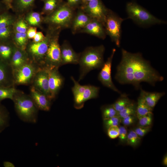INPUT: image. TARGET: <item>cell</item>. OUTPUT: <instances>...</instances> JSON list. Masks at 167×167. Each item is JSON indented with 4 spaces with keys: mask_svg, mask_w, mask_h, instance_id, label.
<instances>
[{
    "mask_svg": "<svg viewBox=\"0 0 167 167\" xmlns=\"http://www.w3.org/2000/svg\"><path fill=\"white\" fill-rule=\"evenodd\" d=\"M122 54L115 77L120 84H131L138 89L142 82L154 86L157 82L163 80V77L143 58L140 53H131L122 49Z\"/></svg>",
    "mask_w": 167,
    "mask_h": 167,
    "instance_id": "6da1fadb",
    "label": "cell"
},
{
    "mask_svg": "<svg viewBox=\"0 0 167 167\" xmlns=\"http://www.w3.org/2000/svg\"><path fill=\"white\" fill-rule=\"evenodd\" d=\"M105 50L104 46L101 45L88 47L80 54L78 63L80 67L79 81L82 80L90 71L102 67L105 62Z\"/></svg>",
    "mask_w": 167,
    "mask_h": 167,
    "instance_id": "7a4b0ae2",
    "label": "cell"
},
{
    "mask_svg": "<svg viewBox=\"0 0 167 167\" xmlns=\"http://www.w3.org/2000/svg\"><path fill=\"white\" fill-rule=\"evenodd\" d=\"M12 100L16 112L21 120L27 122H36L39 109L30 95L18 90Z\"/></svg>",
    "mask_w": 167,
    "mask_h": 167,
    "instance_id": "3957f363",
    "label": "cell"
},
{
    "mask_svg": "<svg viewBox=\"0 0 167 167\" xmlns=\"http://www.w3.org/2000/svg\"><path fill=\"white\" fill-rule=\"evenodd\" d=\"M126 7L128 18L138 25L147 26L165 23V21L155 17L135 2H128Z\"/></svg>",
    "mask_w": 167,
    "mask_h": 167,
    "instance_id": "277c9868",
    "label": "cell"
},
{
    "mask_svg": "<svg viewBox=\"0 0 167 167\" xmlns=\"http://www.w3.org/2000/svg\"><path fill=\"white\" fill-rule=\"evenodd\" d=\"M75 15L72 7L68 4L60 6L49 14L45 21L55 29L71 27Z\"/></svg>",
    "mask_w": 167,
    "mask_h": 167,
    "instance_id": "5b68a950",
    "label": "cell"
},
{
    "mask_svg": "<svg viewBox=\"0 0 167 167\" xmlns=\"http://www.w3.org/2000/svg\"><path fill=\"white\" fill-rule=\"evenodd\" d=\"M71 79L74 83L72 91L76 107H81L84 102L98 96L99 88L91 85H81L72 76Z\"/></svg>",
    "mask_w": 167,
    "mask_h": 167,
    "instance_id": "8992f818",
    "label": "cell"
},
{
    "mask_svg": "<svg viewBox=\"0 0 167 167\" xmlns=\"http://www.w3.org/2000/svg\"><path fill=\"white\" fill-rule=\"evenodd\" d=\"M53 32L48 33L42 41L31 43L27 45L26 51L30 60L40 67H43L44 60L48 49L49 42Z\"/></svg>",
    "mask_w": 167,
    "mask_h": 167,
    "instance_id": "52a82bcc",
    "label": "cell"
},
{
    "mask_svg": "<svg viewBox=\"0 0 167 167\" xmlns=\"http://www.w3.org/2000/svg\"><path fill=\"white\" fill-rule=\"evenodd\" d=\"M60 30L57 32H53L51 36L43 66L59 68L62 66L61 46L58 42L59 31Z\"/></svg>",
    "mask_w": 167,
    "mask_h": 167,
    "instance_id": "ba28073f",
    "label": "cell"
},
{
    "mask_svg": "<svg viewBox=\"0 0 167 167\" xmlns=\"http://www.w3.org/2000/svg\"><path fill=\"white\" fill-rule=\"evenodd\" d=\"M40 67L30 60L21 66L13 70L15 85H31L34 76Z\"/></svg>",
    "mask_w": 167,
    "mask_h": 167,
    "instance_id": "9c48e42d",
    "label": "cell"
},
{
    "mask_svg": "<svg viewBox=\"0 0 167 167\" xmlns=\"http://www.w3.org/2000/svg\"><path fill=\"white\" fill-rule=\"evenodd\" d=\"M124 19L109 10L104 26L107 35L110 37L118 47L120 45L121 35V24Z\"/></svg>",
    "mask_w": 167,
    "mask_h": 167,
    "instance_id": "30bf717a",
    "label": "cell"
},
{
    "mask_svg": "<svg viewBox=\"0 0 167 167\" xmlns=\"http://www.w3.org/2000/svg\"><path fill=\"white\" fill-rule=\"evenodd\" d=\"M82 10L92 19L99 21L104 25L109 9L100 0H92L85 4Z\"/></svg>",
    "mask_w": 167,
    "mask_h": 167,
    "instance_id": "8fae6325",
    "label": "cell"
},
{
    "mask_svg": "<svg viewBox=\"0 0 167 167\" xmlns=\"http://www.w3.org/2000/svg\"><path fill=\"white\" fill-rule=\"evenodd\" d=\"M116 51L115 49H112L110 56L101 68V70L98 75V79L104 86L116 92L120 93V92L113 84L111 75L112 60Z\"/></svg>",
    "mask_w": 167,
    "mask_h": 167,
    "instance_id": "7c38bea8",
    "label": "cell"
},
{
    "mask_svg": "<svg viewBox=\"0 0 167 167\" xmlns=\"http://www.w3.org/2000/svg\"><path fill=\"white\" fill-rule=\"evenodd\" d=\"M31 85L45 94L52 100L49 86L47 67H40L34 76Z\"/></svg>",
    "mask_w": 167,
    "mask_h": 167,
    "instance_id": "4fadbf2b",
    "label": "cell"
},
{
    "mask_svg": "<svg viewBox=\"0 0 167 167\" xmlns=\"http://www.w3.org/2000/svg\"><path fill=\"white\" fill-rule=\"evenodd\" d=\"M47 68L49 88L51 98L52 100L55 98L62 86L64 79L59 73L58 68Z\"/></svg>",
    "mask_w": 167,
    "mask_h": 167,
    "instance_id": "5bb4252c",
    "label": "cell"
},
{
    "mask_svg": "<svg viewBox=\"0 0 167 167\" xmlns=\"http://www.w3.org/2000/svg\"><path fill=\"white\" fill-rule=\"evenodd\" d=\"M29 95L39 110H49L51 100L45 94L31 85Z\"/></svg>",
    "mask_w": 167,
    "mask_h": 167,
    "instance_id": "9a60e30c",
    "label": "cell"
},
{
    "mask_svg": "<svg viewBox=\"0 0 167 167\" xmlns=\"http://www.w3.org/2000/svg\"><path fill=\"white\" fill-rule=\"evenodd\" d=\"M13 70L10 64L0 60V87L15 86Z\"/></svg>",
    "mask_w": 167,
    "mask_h": 167,
    "instance_id": "2e32d148",
    "label": "cell"
},
{
    "mask_svg": "<svg viewBox=\"0 0 167 167\" xmlns=\"http://www.w3.org/2000/svg\"><path fill=\"white\" fill-rule=\"evenodd\" d=\"M62 65L67 64H78L80 54L75 52L69 44L64 42L61 46Z\"/></svg>",
    "mask_w": 167,
    "mask_h": 167,
    "instance_id": "e0dca14e",
    "label": "cell"
},
{
    "mask_svg": "<svg viewBox=\"0 0 167 167\" xmlns=\"http://www.w3.org/2000/svg\"><path fill=\"white\" fill-rule=\"evenodd\" d=\"M80 32L87 33L102 39H105L107 35L103 24L93 19Z\"/></svg>",
    "mask_w": 167,
    "mask_h": 167,
    "instance_id": "ac0fdd59",
    "label": "cell"
},
{
    "mask_svg": "<svg viewBox=\"0 0 167 167\" xmlns=\"http://www.w3.org/2000/svg\"><path fill=\"white\" fill-rule=\"evenodd\" d=\"M92 19L83 10L74 15L71 27L73 33L80 31Z\"/></svg>",
    "mask_w": 167,
    "mask_h": 167,
    "instance_id": "d6986e66",
    "label": "cell"
},
{
    "mask_svg": "<svg viewBox=\"0 0 167 167\" xmlns=\"http://www.w3.org/2000/svg\"><path fill=\"white\" fill-rule=\"evenodd\" d=\"M30 60L26 50L22 49L16 46L10 64L13 71L21 66Z\"/></svg>",
    "mask_w": 167,
    "mask_h": 167,
    "instance_id": "ffe728a7",
    "label": "cell"
},
{
    "mask_svg": "<svg viewBox=\"0 0 167 167\" xmlns=\"http://www.w3.org/2000/svg\"><path fill=\"white\" fill-rule=\"evenodd\" d=\"M16 46L10 41L0 43V60L10 64Z\"/></svg>",
    "mask_w": 167,
    "mask_h": 167,
    "instance_id": "44dd1931",
    "label": "cell"
},
{
    "mask_svg": "<svg viewBox=\"0 0 167 167\" xmlns=\"http://www.w3.org/2000/svg\"><path fill=\"white\" fill-rule=\"evenodd\" d=\"M165 94V93L163 92H149L142 89H141L140 93L146 104L152 109Z\"/></svg>",
    "mask_w": 167,
    "mask_h": 167,
    "instance_id": "7402d4cb",
    "label": "cell"
},
{
    "mask_svg": "<svg viewBox=\"0 0 167 167\" xmlns=\"http://www.w3.org/2000/svg\"><path fill=\"white\" fill-rule=\"evenodd\" d=\"M152 110L146 104L143 97L140 95L136 105V115L137 118L152 113Z\"/></svg>",
    "mask_w": 167,
    "mask_h": 167,
    "instance_id": "603a6c76",
    "label": "cell"
},
{
    "mask_svg": "<svg viewBox=\"0 0 167 167\" xmlns=\"http://www.w3.org/2000/svg\"><path fill=\"white\" fill-rule=\"evenodd\" d=\"M9 120L8 111L0 103V133L9 126Z\"/></svg>",
    "mask_w": 167,
    "mask_h": 167,
    "instance_id": "cb8c5ba5",
    "label": "cell"
},
{
    "mask_svg": "<svg viewBox=\"0 0 167 167\" xmlns=\"http://www.w3.org/2000/svg\"><path fill=\"white\" fill-rule=\"evenodd\" d=\"M28 38L26 33L16 32L14 36L15 45L17 47L25 50L28 45Z\"/></svg>",
    "mask_w": 167,
    "mask_h": 167,
    "instance_id": "d4e9b609",
    "label": "cell"
},
{
    "mask_svg": "<svg viewBox=\"0 0 167 167\" xmlns=\"http://www.w3.org/2000/svg\"><path fill=\"white\" fill-rule=\"evenodd\" d=\"M132 102H133L126 95H123L112 105L114 109L118 112Z\"/></svg>",
    "mask_w": 167,
    "mask_h": 167,
    "instance_id": "484cf974",
    "label": "cell"
},
{
    "mask_svg": "<svg viewBox=\"0 0 167 167\" xmlns=\"http://www.w3.org/2000/svg\"><path fill=\"white\" fill-rule=\"evenodd\" d=\"M18 91L15 86L0 87V103L2 100L6 99L12 100L15 94Z\"/></svg>",
    "mask_w": 167,
    "mask_h": 167,
    "instance_id": "4316f807",
    "label": "cell"
},
{
    "mask_svg": "<svg viewBox=\"0 0 167 167\" xmlns=\"http://www.w3.org/2000/svg\"><path fill=\"white\" fill-rule=\"evenodd\" d=\"M13 17L6 11L0 14V28L12 26Z\"/></svg>",
    "mask_w": 167,
    "mask_h": 167,
    "instance_id": "83f0119b",
    "label": "cell"
},
{
    "mask_svg": "<svg viewBox=\"0 0 167 167\" xmlns=\"http://www.w3.org/2000/svg\"><path fill=\"white\" fill-rule=\"evenodd\" d=\"M141 139L134 130H131L127 134L126 142L127 145L135 147L140 143Z\"/></svg>",
    "mask_w": 167,
    "mask_h": 167,
    "instance_id": "f1b7e54d",
    "label": "cell"
},
{
    "mask_svg": "<svg viewBox=\"0 0 167 167\" xmlns=\"http://www.w3.org/2000/svg\"><path fill=\"white\" fill-rule=\"evenodd\" d=\"M136 108V105L133 102L123 109L118 112V116L122 119L128 116L135 115Z\"/></svg>",
    "mask_w": 167,
    "mask_h": 167,
    "instance_id": "f546056e",
    "label": "cell"
},
{
    "mask_svg": "<svg viewBox=\"0 0 167 167\" xmlns=\"http://www.w3.org/2000/svg\"><path fill=\"white\" fill-rule=\"evenodd\" d=\"M12 32V26L0 28V43L10 41Z\"/></svg>",
    "mask_w": 167,
    "mask_h": 167,
    "instance_id": "4dcf8cb0",
    "label": "cell"
},
{
    "mask_svg": "<svg viewBox=\"0 0 167 167\" xmlns=\"http://www.w3.org/2000/svg\"><path fill=\"white\" fill-rule=\"evenodd\" d=\"M26 20L30 25L36 26L39 25L42 21L40 14L37 12H32L28 14L26 18Z\"/></svg>",
    "mask_w": 167,
    "mask_h": 167,
    "instance_id": "1f68e13d",
    "label": "cell"
},
{
    "mask_svg": "<svg viewBox=\"0 0 167 167\" xmlns=\"http://www.w3.org/2000/svg\"><path fill=\"white\" fill-rule=\"evenodd\" d=\"M118 112L112 105L106 106L102 109V114L104 120L107 119L118 115Z\"/></svg>",
    "mask_w": 167,
    "mask_h": 167,
    "instance_id": "d6a6232c",
    "label": "cell"
},
{
    "mask_svg": "<svg viewBox=\"0 0 167 167\" xmlns=\"http://www.w3.org/2000/svg\"><path fill=\"white\" fill-rule=\"evenodd\" d=\"M152 113H150L137 118L139 119L138 123L139 126L144 127L151 126L152 122Z\"/></svg>",
    "mask_w": 167,
    "mask_h": 167,
    "instance_id": "836d02e7",
    "label": "cell"
},
{
    "mask_svg": "<svg viewBox=\"0 0 167 167\" xmlns=\"http://www.w3.org/2000/svg\"><path fill=\"white\" fill-rule=\"evenodd\" d=\"M58 4V0H46L45 2L44 10L50 14L57 8Z\"/></svg>",
    "mask_w": 167,
    "mask_h": 167,
    "instance_id": "e575fe53",
    "label": "cell"
},
{
    "mask_svg": "<svg viewBox=\"0 0 167 167\" xmlns=\"http://www.w3.org/2000/svg\"><path fill=\"white\" fill-rule=\"evenodd\" d=\"M121 120L122 119L117 115L104 120V122L105 127L107 129L111 126H119Z\"/></svg>",
    "mask_w": 167,
    "mask_h": 167,
    "instance_id": "d590c367",
    "label": "cell"
},
{
    "mask_svg": "<svg viewBox=\"0 0 167 167\" xmlns=\"http://www.w3.org/2000/svg\"><path fill=\"white\" fill-rule=\"evenodd\" d=\"M35 0H16V5L21 10H25L33 5Z\"/></svg>",
    "mask_w": 167,
    "mask_h": 167,
    "instance_id": "8d00e7d4",
    "label": "cell"
},
{
    "mask_svg": "<svg viewBox=\"0 0 167 167\" xmlns=\"http://www.w3.org/2000/svg\"><path fill=\"white\" fill-rule=\"evenodd\" d=\"M27 23L23 19L19 20L16 23L15 29L16 32L26 33L28 29Z\"/></svg>",
    "mask_w": 167,
    "mask_h": 167,
    "instance_id": "74e56055",
    "label": "cell"
},
{
    "mask_svg": "<svg viewBox=\"0 0 167 167\" xmlns=\"http://www.w3.org/2000/svg\"><path fill=\"white\" fill-rule=\"evenodd\" d=\"M127 134V130L125 126H119L118 137L121 142L124 143L126 142Z\"/></svg>",
    "mask_w": 167,
    "mask_h": 167,
    "instance_id": "f35d334b",
    "label": "cell"
},
{
    "mask_svg": "<svg viewBox=\"0 0 167 167\" xmlns=\"http://www.w3.org/2000/svg\"><path fill=\"white\" fill-rule=\"evenodd\" d=\"M151 129V126L147 127L139 126L134 131L138 136L141 138L149 132Z\"/></svg>",
    "mask_w": 167,
    "mask_h": 167,
    "instance_id": "ab89813d",
    "label": "cell"
},
{
    "mask_svg": "<svg viewBox=\"0 0 167 167\" xmlns=\"http://www.w3.org/2000/svg\"><path fill=\"white\" fill-rule=\"evenodd\" d=\"M108 136L112 139H114L118 137L119 135V126H111L107 129Z\"/></svg>",
    "mask_w": 167,
    "mask_h": 167,
    "instance_id": "60d3db41",
    "label": "cell"
},
{
    "mask_svg": "<svg viewBox=\"0 0 167 167\" xmlns=\"http://www.w3.org/2000/svg\"><path fill=\"white\" fill-rule=\"evenodd\" d=\"M135 119V115H131L122 118L121 122L125 126H129L134 123Z\"/></svg>",
    "mask_w": 167,
    "mask_h": 167,
    "instance_id": "b9f144b4",
    "label": "cell"
},
{
    "mask_svg": "<svg viewBox=\"0 0 167 167\" xmlns=\"http://www.w3.org/2000/svg\"><path fill=\"white\" fill-rule=\"evenodd\" d=\"M36 32V27H31L28 28L26 32L28 38L30 39L33 38Z\"/></svg>",
    "mask_w": 167,
    "mask_h": 167,
    "instance_id": "7bdbcfd3",
    "label": "cell"
},
{
    "mask_svg": "<svg viewBox=\"0 0 167 167\" xmlns=\"http://www.w3.org/2000/svg\"><path fill=\"white\" fill-rule=\"evenodd\" d=\"M45 37L41 32H37L33 38V42H38L41 41L44 39Z\"/></svg>",
    "mask_w": 167,
    "mask_h": 167,
    "instance_id": "ee69618b",
    "label": "cell"
},
{
    "mask_svg": "<svg viewBox=\"0 0 167 167\" xmlns=\"http://www.w3.org/2000/svg\"><path fill=\"white\" fill-rule=\"evenodd\" d=\"M13 0H2V2L5 5L7 9L11 8L12 6Z\"/></svg>",
    "mask_w": 167,
    "mask_h": 167,
    "instance_id": "f6af8a7d",
    "label": "cell"
},
{
    "mask_svg": "<svg viewBox=\"0 0 167 167\" xmlns=\"http://www.w3.org/2000/svg\"><path fill=\"white\" fill-rule=\"evenodd\" d=\"M68 4L70 6L73 7L77 5L80 0H67Z\"/></svg>",
    "mask_w": 167,
    "mask_h": 167,
    "instance_id": "bcb514c9",
    "label": "cell"
},
{
    "mask_svg": "<svg viewBox=\"0 0 167 167\" xmlns=\"http://www.w3.org/2000/svg\"><path fill=\"white\" fill-rule=\"evenodd\" d=\"M7 9L5 5L2 1H0V14L6 11Z\"/></svg>",
    "mask_w": 167,
    "mask_h": 167,
    "instance_id": "7dc6e473",
    "label": "cell"
},
{
    "mask_svg": "<svg viewBox=\"0 0 167 167\" xmlns=\"http://www.w3.org/2000/svg\"><path fill=\"white\" fill-rule=\"evenodd\" d=\"M3 166L5 167H15L14 164L9 161H5L3 163Z\"/></svg>",
    "mask_w": 167,
    "mask_h": 167,
    "instance_id": "c3c4849f",
    "label": "cell"
},
{
    "mask_svg": "<svg viewBox=\"0 0 167 167\" xmlns=\"http://www.w3.org/2000/svg\"><path fill=\"white\" fill-rule=\"evenodd\" d=\"M162 163L163 165L166 166H167V156L166 155L164 157L163 159V160L162 161Z\"/></svg>",
    "mask_w": 167,
    "mask_h": 167,
    "instance_id": "681fc988",
    "label": "cell"
},
{
    "mask_svg": "<svg viewBox=\"0 0 167 167\" xmlns=\"http://www.w3.org/2000/svg\"><path fill=\"white\" fill-rule=\"evenodd\" d=\"M82 0L83 2V3H84L85 4L92 0Z\"/></svg>",
    "mask_w": 167,
    "mask_h": 167,
    "instance_id": "f907efd6",
    "label": "cell"
}]
</instances>
